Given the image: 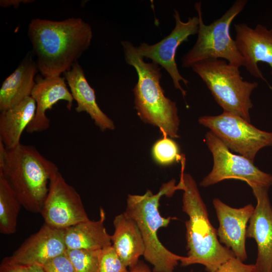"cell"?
Wrapping results in <instances>:
<instances>
[{
	"label": "cell",
	"mask_w": 272,
	"mask_h": 272,
	"mask_svg": "<svg viewBox=\"0 0 272 272\" xmlns=\"http://www.w3.org/2000/svg\"><path fill=\"white\" fill-rule=\"evenodd\" d=\"M237 47L244 58V67L253 76L266 82L258 66L267 63L272 75V29L258 24L252 28L245 23L234 25Z\"/></svg>",
	"instance_id": "obj_15"
},
{
	"label": "cell",
	"mask_w": 272,
	"mask_h": 272,
	"mask_svg": "<svg viewBox=\"0 0 272 272\" xmlns=\"http://www.w3.org/2000/svg\"><path fill=\"white\" fill-rule=\"evenodd\" d=\"M57 166L33 146L20 144L6 150L0 141V173L2 174L26 210L40 213Z\"/></svg>",
	"instance_id": "obj_3"
},
{
	"label": "cell",
	"mask_w": 272,
	"mask_h": 272,
	"mask_svg": "<svg viewBox=\"0 0 272 272\" xmlns=\"http://www.w3.org/2000/svg\"><path fill=\"white\" fill-rule=\"evenodd\" d=\"M254 264H247L236 257L224 263L216 272H254Z\"/></svg>",
	"instance_id": "obj_27"
},
{
	"label": "cell",
	"mask_w": 272,
	"mask_h": 272,
	"mask_svg": "<svg viewBox=\"0 0 272 272\" xmlns=\"http://www.w3.org/2000/svg\"><path fill=\"white\" fill-rule=\"evenodd\" d=\"M66 250L64 229L44 223L38 232L28 238L11 256L4 258L2 263L42 265Z\"/></svg>",
	"instance_id": "obj_13"
},
{
	"label": "cell",
	"mask_w": 272,
	"mask_h": 272,
	"mask_svg": "<svg viewBox=\"0 0 272 272\" xmlns=\"http://www.w3.org/2000/svg\"><path fill=\"white\" fill-rule=\"evenodd\" d=\"M256 205L246 230V238H253L257 245L254 272H270L272 267V206L268 188L251 187Z\"/></svg>",
	"instance_id": "obj_12"
},
{
	"label": "cell",
	"mask_w": 272,
	"mask_h": 272,
	"mask_svg": "<svg viewBox=\"0 0 272 272\" xmlns=\"http://www.w3.org/2000/svg\"><path fill=\"white\" fill-rule=\"evenodd\" d=\"M128 272H153L150 267L144 261L139 260L133 267L129 268Z\"/></svg>",
	"instance_id": "obj_30"
},
{
	"label": "cell",
	"mask_w": 272,
	"mask_h": 272,
	"mask_svg": "<svg viewBox=\"0 0 272 272\" xmlns=\"http://www.w3.org/2000/svg\"><path fill=\"white\" fill-rule=\"evenodd\" d=\"M185 158L181 160L180 180L183 184L182 211L188 219L185 222L187 256L180 261L182 266L200 264L208 272H216L233 252L222 245L212 226L206 206L193 178L184 172Z\"/></svg>",
	"instance_id": "obj_2"
},
{
	"label": "cell",
	"mask_w": 272,
	"mask_h": 272,
	"mask_svg": "<svg viewBox=\"0 0 272 272\" xmlns=\"http://www.w3.org/2000/svg\"><path fill=\"white\" fill-rule=\"evenodd\" d=\"M33 1L31 0H1L0 1V6L3 8H7L13 6L17 9L21 4L30 3Z\"/></svg>",
	"instance_id": "obj_29"
},
{
	"label": "cell",
	"mask_w": 272,
	"mask_h": 272,
	"mask_svg": "<svg viewBox=\"0 0 272 272\" xmlns=\"http://www.w3.org/2000/svg\"><path fill=\"white\" fill-rule=\"evenodd\" d=\"M40 214L45 223L62 229L89 220L80 194L59 171L50 179Z\"/></svg>",
	"instance_id": "obj_11"
},
{
	"label": "cell",
	"mask_w": 272,
	"mask_h": 272,
	"mask_svg": "<svg viewBox=\"0 0 272 272\" xmlns=\"http://www.w3.org/2000/svg\"><path fill=\"white\" fill-rule=\"evenodd\" d=\"M33 52L29 51L14 71L3 82L0 89V111L7 109L31 96L39 72Z\"/></svg>",
	"instance_id": "obj_18"
},
{
	"label": "cell",
	"mask_w": 272,
	"mask_h": 272,
	"mask_svg": "<svg viewBox=\"0 0 272 272\" xmlns=\"http://www.w3.org/2000/svg\"><path fill=\"white\" fill-rule=\"evenodd\" d=\"M198 122L209 128L231 151L253 162L260 149L272 146V132L261 130L242 117L228 112L202 116Z\"/></svg>",
	"instance_id": "obj_8"
},
{
	"label": "cell",
	"mask_w": 272,
	"mask_h": 272,
	"mask_svg": "<svg viewBox=\"0 0 272 272\" xmlns=\"http://www.w3.org/2000/svg\"><path fill=\"white\" fill-rule=\"evenodd\" d=\"M105 214L100 211V219L88 220L64 229L67 249L100 250L112 245L111 236L104 226Z\"/></svg>",
	"instance_id": "obj_21"
},
{
	"label": "cell",
	"mask_w": 272,
	"mask_h": 272,
	"mask_svg": "<svg viewBox=\"0 0 272 272\" xmlns=\"http://www.w3.org/2000/svg\"><path fill=\"white\" fill-rule=\"evenodd\" d=\"M35 82L31 96L36 102V109L33 120L26 129L28 133L46 130L49 128L50 122L46 116L47 111L51 109L54 105L61 100L66 101L67 107L71 109L74 100L64 77L59 76L42 78L37 76Z\"/></svg>",
	"instance_id": "obj_16"
},
{
	"label": "cell",
	"mask_w": 272,
	"mask_h": 272,
	"mask_svg": "<svg viewBox=\"0 0 272 272\" xmlns=\"http://www.w3.org/2000/svg\"><path fill=\"white\" fill-rule=\"evenodd\" d=\"M27 34L44 78L59 77L71 70L93 38L91 26L81 18L57 21L33 19Z\"/></svg>",
	"instance_id": "obj_1"
},
{
	"label": "cell",
	"mask_w": 272,
	"mask_h": 272,
	"mask_svg": "<svg viewBox=\"0 0 272 272\" xmlns=\"http://www.w3.org/2000/svg\"><path fill=\"white\" fill-rule=\"evenodd\" d=\"M128 269L112 245L99 250L97 272H128Z\"/></svg>",
	"instance_id": "obj_25"
},
{
	"label": "cell",
	"mask_w": 272,
	"mask_h": 272,
	"mask_svg": "<svg viewBox=\"0 0 272 272\" xmlns=\"http://www.w3.org/2000/svg\"><path fill=\"white\" fill-rule=\"evenodd\" d=\"M205 141L213 157V166L200 185L206 187L224 180L239 179L253 186L269 188L272 185V175L260 170L253 162L236 155L211 131L205 135Z\"/></svg>",
	"instance_id": "obj_9"
},
{
	"label": "cell",
	"mask_w": 272,
	"mask_h": 272,
	"mask_svg": "<svg viewBox=\"0 0 272 272\" xmlns=\"http://www.w3.org/2000/svg\"><path fill=\"white\" fill-rule=\"evenodd\" d=\"M36 109L35 100L29 96L1 111L0 141L6 150L13 149L21 144L22 134L33 120Z\"/></svg>",
	"instance_id": "obj_20"
},
{
	"label": "cell",
	"mask_w": 272,
	"mask_h": 272,
	"mask_svg": "<svg viewBox=\"0 0 272 272\" xmlns=\"http://www.w3.org/2000/svg\"><path fill=\"white\" fill-rule=\"evenodd\" d=\"M182 189L181 182L176 185L175 180L172 179L163 183L156 194L148 189L143 195H128L124 213L139 228L145 246L143 256L153 265V272H174L184 257L166 248L157 235L158 230L167 227L172 219L161 216L159 210L161 198L164 195L171 197L176 191Z\"/></svg>",
	"instance_id": "obj_5"
},
{
	"label": "cell",
	"mask_w": 272,
	"mask_h": 272,
	"mask_svg": "<svg viewBox=\"0 0 272 272\" xmlns=\"http://www.w3.org/2000/svg\"><path fill=\"white\" fill-rule=\"evenodd\" d=\"M112 245L126 266L133 267L143 256L144 241L135 222L124 212L114 217Z\"/></svg>",
	"instance_id": "obj_19"
},
{
	"label": "cell",
	"mask_w": 272,
	"mask_h": 272,
	"mask_svg": "<svg viewBox=\"0 0 272 272\" xmlns=\"http://www.w3.org/2000/svg\"><path fill=\"white\" fill-rule=\"evenodd\" d=\"M152 154L155 162L163 166L181 161L183 155L180 154L176 143L168 137H163L155 143Z\"/></svg>",
	"instance_id": "obj_23"
},
{
	"label": "cell",
	"mask_w": 272,
	"mask_h": 272,
	"mask_svg": "<svg viewBox=\"0 0 272 272\" xmlns=\"http://www.w3.org/2000/svg\"><path fill=\"white\" fill-rule=\"evenodd\" d=\"M270 272H272V267H271V268Z\"/></svg>",
	"instance_id": "obj_33"
},
{
	"label": "cell",
	"mask_w": 272,
	"mask_h": 272,
	"mask_svg": "<svg viewBox=\"0 0 272 272\" xmlns=\"http://www.w3.org/2000/svg\"><path fill=\"white\" fill-rule=\"evenodd\" d=\"M29 272H46L42 265L34 264L28 266Z\"/></svg>",
	"instance_id": "obj_31"
},
{
	"label": "cell",
	"mask_w": 272,
	"mask_h": 272,
	"mask_svg": "<svg viewBox=\"0 0 272 272\" xmlns=\"http://www.w3.org/2000/svg\"><path fill=\"white\" fill-rule=\"evenodd\" d=\"M42 266L46 272H76L66 252L48 260Z\"/></svg>",
	"instance_id": "obj_26"
},
{
	"label": "cell",
	"mask_w": 272,
	"mask_h": 272,
	"mask_svg": "<svg viewBox=\"0 0 272 272\" xmlns=\"http://www.w3.org/2000/svg\"><path fill=\"white\" fill-rule=\"evenodd\" d=\"M213 203L219 223L217 234L220 242L244 262L247 258V224L255 207L250 203L240 208H232L218 198L213 199Z\"/></svg>",
	"instance_id": "obj_14"
},
{
	"label": "cell",
	"mask_w": 272,
	"mask_h": 272,
	"mask_svg": "<svg viewBox=\"0 0 272 272\" xmlns=\"http://www.w3.org/2000/svg\"><path fill=\"white\" fill-rule=\"evenodd\" d=\"M121 44L126 63L133 67L138 75L133 89L138 115L145 123L158 127L163 137L178 138V109L176 103L165 96L161 86V67L146 62L131 42L124 40Z\"/></svg>",
	"instance_id": "obj_4"
},
{
	"label": "cell",
	"mask_w": 272,
	"mask_h": 272,
	"mask_svg": "<svg viewBox=\"0 0 272 272\" xmlns=\"http://www.w3.org/2000/svg\"><path fill=\"white\" fill-rule=\"evenodd\" d=\"M247 3L246 0L236 1L220 18L206 25L202 19L201 2L195 3L194 8L199 18L197 40L192 48L182 57V66L191 67L204 60L220 58L238 67L244 66V58L235 40L230 36V27L233 20L243 11Z\"/></svg>",
	"instance_id": "obj_7"
},
{
	"label": "cell",
	"mask_w": 272,
	"mask_h": 272,
	"mask_svg": "<svg viewBox=\"0 0 272 272\" xmlns=\"http://www.w3.org/2000/svg\"><path fill=\"white\" fill-rule=\"evenodd\" d=\"M173 17L175 25L169 35L153 44L142 43L137 47V50L144 58L150 59L165 70L171 78L174 88L179 90L184 98L186 92L182 88L180 82L187 85L189 81L179 73L175 55L181 44L188 41L190 36L197 33L199 18L198 16H193L189 17L186 22H183L177 10H174Z\"/></svg>",
	"instance_id": "obj_10"
},
{
	"label": "cell",
	"mask_w": 272,
	"mask_h": 272,
	"mask_svg": "<svg viewBox=\"0 0 272 272\" xmlns=\"http://www.w3.org/2000/svg\"><path fill=\"white\" fill-rule=\"evenodd\" d=\"M1 272H29L28 266L16 264L2 263Z\"/></svg>",
	"instance_id": "obj_28"
},
{
	"label": "cell",
	"mask_w": 272,
	"mask_h": 272,
	"mask_svg": "<svg viewBox=\"0 0 272 272\" xmlns=\"http://www.w3.org/2000/svg\"><path fill=\"white\" fill-rule=\"evenodd\" d=\"M100 250L67 249L66 253L76 272H97Z\"/></svg>",
	"instance_id": "obj_24"
},
{
	"label": "cell",
	"mask_w": 272,
	"mask_h": 272,
	"mask_svg": "<svg viewBox=\"0 0 272 272\" xmlns=\"http://www.w3.org/2000/svg\"><path fill=\"white\" fill-rule=\"evenodd\" d=\"M63 76L73 99L77 102L76 111L87 113L102 131L114 129L113 121L98 106L95 91L89 85L79 63H74Z\"/></svg>",
	"instance_id": "obj_17"
},
{
	"label": "cell",
	"mask_w": 272,
	"mask_h": 272,
	"mask_svg": "<svg viewBox=\"0 0 272 272\" xmlns=\"http://www.w3.org/2000/svg\"><path fill=\"white\" fill-rule=\"evenodd\" d=\"M21 204L4 176L0 173V232L10 235L16 231Z\"/></svg>",
	"instance_id": "obj_22"
},
{
	"label": "cell",
	"mask_w": 272,
	"mask_h": 272,
	"mask_svg": "<svg viewBox=\"0 0 272 272\" xmlns=\"http://www.w3.org/2000/svg\"><path fill=\"white\" fill-rule=\"evenodd\" d=\"M188 272H193V270H190V271H188Z\"/></svg>",
	"instance_id": "obj_32"
},
{
	"label": "cell",
	"mask_w": 272,
	"mask_h": 272,
	"mask_svg": "<svg viewBox=\"0 0 272 272\" xmlns=\"http://www.w3.org/2000/svg\"><path fill=\"white\" fill-rule=\"evenodd\" d=\"M239 68L222 59H206L191 66L224 112L250 122V96L258 84L244 81Z\"/></svg>",
	"instance_id": "obj_6"
}]
</instances>
